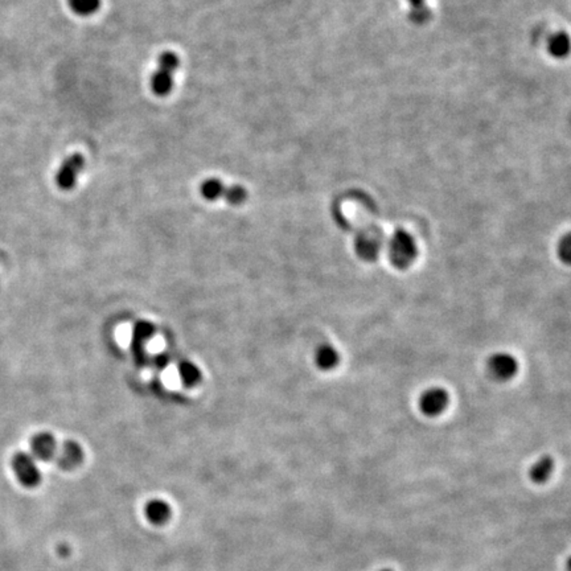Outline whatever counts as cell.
<instances>
[{
    "label": "cell",
    "instance_id": "1",
    "mask_svg": "<svg viewBox=\"0 0 571 571\" xmlns=\"http://www.w3.org/2000/svg\"><path fill=\"white\" fill-rule=\"evenodd\" d=\"M180 65L179 57L173 52L166 51L157 60V69L151 77V89L160 97H166L173 88V74Z\"/></svg>",
    "mask_w": 571,
    "mask_h": 571
},
{
    "label": "cell",
    "instance_id": "2",
    "mask_svg": "<svg viewBox=\"0 0 571 571\" xmlns=\"http://www.w3.org/2000/svg\"><path fill=\"white\" fill-rule=\"evenodd\" d=\"M418 254L414 238L405 230H397L389 242V258L394 268L405 270L410 268Z\"/></svg>",
    "mask_w": 571,
    "mask_h": 571
},
{
    "label": "cell",
    "instance_id": "3",
    "mask_svg": "<svg viewBox=\"0 0 571 571\" xmlns=\"http://www.w3.org/2000/svg\"><path fill=\"white\" fill-rule=\"evenodd\" d=\"M12 470L19 483L25 488H34L41 482V472L36 459L28 452H18L11 461Z\"/></svg>",
    "mask_w": 571,
    "mask_h": 571
},
{
    "label": "cell",
    "instance_id": "4",
    "mask_svg": "<svg viewBox=\"0 0 571 571\" xmlns=\"http://www.w3.org/2000/svg\"><path fill=\"white\" fill-rule=\"evenodd\" d=\"M85 167V159L81 154H73L67 157L56 173L57 185L61 190H69L76 187L79 173Z\"/></svg>",
    "mask_w": 571,
    "mask_h": 571
},
{
    "label": "cell",
    "instance_id": "5",
    "mask_svg": "<svg viewBox=\"0 0 571 571\" xmlns=\"http://www.w3.org/2000/svg\"><path fill=\"white\" fill-rule=\"evenodd\" d=\"M383 244V235L377 229H367L361 232L355 241V249L364 261H374L380 256Z\"/></svg>",
    "mask_w": 571,
    "mask_h": 571
},
{
    "label": "cell",
    "instance_id": "6",
    "mask_svg": "<svg viewBox=\"0 0 571 571\" xmlns=\"http://www.w3.org/2000/svg\"><path fill=\"white\" fill-rule=\"evenodd\" d=\"M448 393L442 388H431L422 393L419 398V409L427 416H438L447 409Z\"/></svg>",
    "mask_w": 571,
    "mask_h": 571
},
{
    "label": "cell",
    "instance_id": "7",
    "mask_svg": "<svg viewBox=\"0 0 571 571\" xmlns=\"http://www.w3.org/2000/svg\"><path fill=\"white\" fill-rule=\"evenodd\" d=\"M488 370L494 380H511L517 374L518 362L509 353H496L488 361Z\"/></svg>",
    "mask_w": 571,
    "mask_h": 571
},
{
    "label": "cell",
    "instance_id": "8",
    "mask_svg": "<svg viewBox=\"0 0 571 571\" xmlns=\"http://www.w3.org/2000/svg\"><path fill=\"white\" fill-rule=\"evenodd\" d=\"M31 455L34 459L49 461L56 458L57 442L49 433H39L31 439Z\"/></svg>",
    "mask_w": 571,
    "mask_h": 571
},
{
    "label": "cell",
    "instance_id": "9",
    "mask_svg": "<svg viewBox=\"0 0 571 571\" xmlns=\"http://www.w3.org/2000/svg\"><path fill=\"white\" fill-rule=\"evenodd\" d=\"M57 466L61 470H73L84 460V451L77 442L67 440L63 443L56 455Z\"/></svg>",
    "mask_w": 571,
    "mask_h": 571
},
{
    "label": "cell",
    "instance_id": "10",
    "mask_svg": "<svg viewBox=\"0 0 571 571\" xmlns=\"http://www.w3.org/2000/svg\"><path fill=\"white\" fill-rule=\"evenodd\" d=\"M315 362L320 369H334L340 362V355H339L336 348L332 347L329 344H323V346L317 347L315 352Z\"/></svg>",
    "mask_w": 571,
    "mask_h": 571
},
{
    "label": "cell",
    "instance_id": "11",
    "mask_svg": "<svg viewBox=\"0 0 571 571\" xmlns=\"http://www.w3.org/2000/svg\"><path fill=\"white\" fill-rule=\"evenodd\" d=\"M554 471V460L550 457H542L538 459L529 471L530 480L536 484H544L548 482Z\"/></svg>",
    "mask_w": 571,
    "mask_h": 571
},
{
    "label": "cell",
    "instance_id": "12",
    "mask_svg": "<svg viewBox=\"0 0 571 571\" xmlns=\"http://www.w3.org/2000/svg\"><path fill=\"white\" fill-rule=\"evenodd\" d=\"M226 190H228V185H225L221 180L216 179V178L205 180L200 187V192H202L204 199H206L209 202H216L218 199L225 197Z\"/></svg>",
    "mask_w": 571,
    "mask_h": 571
},
{
    "label": "cell",
    "instance_id": "13",
    "mask_svg": "<svg viewBox=\"0 0 571 571\" xmlns=\"http://www.w3.org/2000/svg\"><path fill=\"white\" fill-rule=\"evenodd\" d=\"M571 51L570 37L566 34H554L549 40L550 55L557 58L569 56Z\"/></svg>",
    "mask_w": 571,
    "mask_h": 571
},
{
    "label": "cell",
    "instance_id": "14",
    "mask_svg": "<svg viewBox=\"0 0 571 571\" xmlns=\"http://www.w3.org/2000/svg\"><path fill=\"white\" fill-rule=\"evenodd\" d=\"M178 370L180 380L187 386H195L202 380V372L190 361H181Z\"/></svg>",
    "mask_w": 571,
    "mask_h": 571
},
{
    "label": "cell",
    "instance_id": "15",
    "mask_svg": "<svg viewBox=\"0 0 571 571\" xmlns=\"http://www.w3.org/2000/svg\"><path fill=\"white\" fill-rule=\"evenodd\" d=\"M146 515L148 520L154 524H163L164 521L169 520L171 511L169 505L160 500H154L148 503L146 506Z\"/></svg>",
    "mask_w": 571,
    "mask_h": 571
},
{
    "label": "cell",
    "instance_id": "16",
    "mask_svg": "<svg viewBox=\"0 0 571 571\" xmlns=\"http://www.w3.org/2000/svg\"><path fill=\"white\" fill-rule=\"evenodd\" d=\"M155 332V325L147 320H139L134 324L133 328V341L135 347L146 343Z\"/></svg>",
    "mask_w": 571,
    "mask_h": 571
},
{
    "label": "cell",
    "instance_id": "17",
    "mask_svg": "<svg viewBox=\"0 0 571 571\" xmlns=\"http://www.w3.org/2000/svg\"><path fill=\"white\" fill-rule=\"evenodd\" d=\"M72 11L81 16H89L100 10L101 0H67Z\"/></svg>",
    "mask_w": 571,
    "mask_h": 571
},
{
    "label": "cell",
    "instance_id": "18",
    "mask_svg": "<svg viewBox=\"0 0 571 571\" xmlns=\"http://www.w3.org/2000/svg\"><path fill=\"white\" fill-rule=\"evenodd\" d=\"M224 199L230 205H241V204L247 202V190L244 187H241V185H230L226 190Z\"/></svg>",
    "mask_w": 571,
    "mask_h": 571
},
{
    "label": "cell",
    "instance_id": "19",
    "mask_svg": "<svg viewBox=\"0 0 571 571\" xmlns=\"http://www.w3.org/2000/svg\"><path fill=\"white\" fill-rule=\"evenodd\" d=\"M558 257L565 265L571 266V232L560 238L558 244Z\"/></svg>",
    "mask_w": 571,
    "mask_h": 571
},
{
    "label": "cell",
    "instance_id": "20",
    "mask_svg": "<svg viewBox=\"0 0 571 571\" xmlns=\"http://www.w3.org/2000/svg\"><path fill=\"white\" fill-rule=\"evenodd\" d=\"M410 18L414 22L422 24V22H427L430 18V11L428 8L424 6V7H418V8H412L410 12Z\"/></svg>",
    "mask_w": 571,
    "mask_h": 571
},
{
    "label": "cell",
    "instance_id": "21",
    "mask_svg": "<svg viewBox=\"0 0 571 571\" xmlns=\"http://www.w3.org/2000/svg\"><path fill=\"white\" fill-rule=\"evenodd\" d=\"M155 362H157V367L163 368V367H166V364L169 362V359H167V356H157Z\"/></svg>",
    "mask_w": 571,
    "mask_h": 571
},
{
    "label": "cell",
    "instance_id": "22",
    "mask_svg": "<svg viewBox=\"0 0 571 571\" xmlns=\"http://www.w3.org/2000/svg\"><path fill=\"white\" fill-rule=\"evenodd\" d=\"M412 4V8H418V7H424L425 6L426 0H409Z\"/></svg>",
    "mask_w": 571,
    "mask_h": 571
},
{
    "label": "cell",
    "instance_id": "23",
    "mask_svg": "<svg viewBox=\"0 0 571 571\" xmlns=\"http://www.w3.org/2000/svg\"><path fill=\"white\" fill-rule=\"evenodd\" d=\"M566 571H571V557L567 560V563H566Z\"/></svg>",
    "mask_w": 571,
    "mask_h": 571
},
{
    "label": "cell",
    "instance_id": "24",
    "mask_svg": "<svg viewBox=\"0 0 571 571\" xmlns=\"http://www.w3.org/2000/svg\"><path fill=\"white\" fill-rule=\"evenodd\" d=\"M382 571H392V570H382Z\"/></svg>",
    "mask_w": 571,
    "mask_h": 571
}]
</instances>
